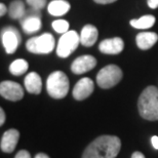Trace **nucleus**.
I'll return each instance as SVG.
<instances>
[{
  "label": "nucleus",
  "instance_id": "obj_11",
  "mask_svg": "<svg viewBox=\"0 0 158 158\" xmlns=\"http://www.w3.org/2000/svg\"><path fill=\"white\" fill-rule=\"evenodd\" d=\"M94 88V81L91 80L90 78L88 77H84L81 78L73 88V91H72V94H73V98L77 101H82L87 99L88 97L93 94Z\"/></svg>",
  "mask_w": 158,
  "mask_h": 158
},
{
  "label": "nucleus",
  "instance_id": "obj_24",
  "mask_svg": "<svg viewBox=\"0 0 158 158\" xmlns=\"http://www.w3.org/2000/svg\"><path fill=\"white\" fill-rule=\"evenodd\" d=\"M148 6L152 9H156L158 7V0H147Z\"/></svg>",
  "mask_w": 158,
  "mask_h": 158
},
{
  "label": "nucleus",
  "instance_id": "obj_10",
  "mask_svg": "<svg viewBox=\"0 0 158 158\" xmlns=\"http://www.w3.org/2000/svg\"><path fill=\"white\" fill-rule=\"evenodd\" d=\"M97 65V60L90 55H85L75 59L71 65V71L74 74H83L93 70Z\"/></svg>",
  "mask_w": 158,
  "mask_h": 158
},
{
  "label": "nucleus",
  "instance_id": "obj_7",
  "mask_svg": "<svg viewBox=\"0 0 158 158\" xmlns=\"http://www.w3.org/2000/svg\"><path fill=\"white\" fill-rule=\"evenodd\" d=\"M1 42L6 53L11 55L22 42V36L19 30L15 27H5L1 31Z\"/></svg>",
  "mask_w": 158,
  "mask_h": 158
},
{
  "label": "nucleus",
  "instance_id": "obj_3",
  "mask_svg": "<svg viewBox=\"0 0 158 158\" xmlns=\"http://www.w3.org/2000/svg\"><path fill=\"white\" fill-rule=\"evenodd\" d=\"M47 93L53 99H63L69 91V79L64 72L55 71L49 75L46 81Z\"/></svg>",
  "mask_w": 158,
  "mask_h": 158
},
{
  "label": "nucleus",
  "instance_id": "obj_22",
  "mask_svg": "<svg viewBox=\"0 0 158 158\" xmlns=\"http://www.w3.org/2000/svg\"><path fill=\"white\" fill-rule=\"evenodd\" d=\"M26 1L31 7L37 8V9L43 8L46 4V0H26Z\"/></svg>",
  "mask_w": 158,
  "mask_h": 158
},
{
  "label": "nucleus",
  "instance_id": "obj_25",
  "mask_svg": "<svg viewBox=\"0 0 158 158\" xmlns=\"http://www.w3.org/2000/svg\"><path fill=\"white\" fill-rule=\"evenodd\" d=\"M151 143H152V146L154 147V149L158 150V137L157 135H153L151 138Z\"/></svg>",
  "mask_w": 158,
  "mask_h": 158
},
{
  "label": "nucleus",
  "instance_id": "obj_16",
  "mask_svg": "<svg viewBox=\"0 0 158 158\" xmlns=\"http://www.w3.org/2000/svg\"><path fill=\"white\" fill-rule=\"evenodd\" d=\"M158 35L155 32H141L135 37V42L140 49L147 50L157 42Z\"/></svg>",
  "mask_w": 158,
  "mask_h": 158
},
{
  "label": "nucleus",
  "instance_id": "obj_29",
  "mask_svg": "<svg viewBox=\"0 0 158 158\" xmlns=\"http://www.w3.org/2000/svg\"><path fill=\"white\" fill-rule=\"evenodd\" d=\"M131 158H146V157H145V155H144L143 153H141V152H139V151H137V152L132 153Z\"/></svg>",
  "mask_w": 158,
  "mask_h": 158
},
{
  "label": "nucleus",
  "instance_id": "obj_12",
  "mask_svg": "<svg viewBox=\"0 0 158 158\" xmlns=\"http://www.w3.org/2000/svg\"><path fill=\"white\" fill-rule=\"evenodd\" d=\"M20 139V132L15 128L8 129L2 135L1 142H0V147L1 150L5 153H11L15 149Z\"/></svg>",
  "mask_w": 158,
  "mask_h": 158
},
{
  "label": "nucleus",
  "instance_id": "obj_23",
  "mask_svg": "<svg viewBox=\"0 0 158 158\" xmlns=\"http://www.w3.org/2000/svg\"><path fill=\"white\" fill-rule=\"evenodd\" d=\"M15 158H31V155H30V153L28 152V151L21 150V151H19V152L17 153V155H15Z\"/></svg>",
  "mask_w": 158,
  "mask_h": 158
},
{
  "label": "nucleus",
  "instance_id": "obj_27",
  "mask_svg": "<svg viewBox=\"0 0 158 158\" xmlns=\"http://www.w3.org/2000/svg\"><path fill=\"white\" fill-rule=\"evenodd\" d=\"M94 1L99 3V4H109V3H113L117 0H94Z\"/></svg>",
  "mask_w": 158,
  "mask_h": 158
},
{
  "label": "nucleus",
  "instance_id": "obj_15",
  "mask_svg": "<svg viewBox=\"0 0 158 158\" xmlns=\"http://www.w3.org/2000/svg\"><path fill=\"white\" fill-rule=\"evenodd\" d=\"M24 83L28 93L33 94H39L41 93V89H42V80H41L39 74H37L36 72H30L25 77Z\"/></svg>",
  "mask_w": 158,
  "mask_h": 158
},
{
  "label": "nucleus",
  "instance_id": "obj_13",
  "mask_svg": "<svg viewBox=\"0 0 158 158\" xmlns=\"http://www.w3.org/2000/svg\"><path fill=\"white\" fill-rule=\"evenodd\" d=\"M124 48V42L120 37H114L103 40L100 43L99 49L105 55H118Z\"/></svg>",
  "mask_w": 158,
  "mask_h": 158
},
{
  "label": "nucleus",
  "instance_id": "obj_4",
  "mask_svg": "<svg viewBox=\"0 0 158 158\" xmlns=\"http://www.w3.org/2000/svg\"><path fill=\"white\" fill-rule=\"evenodd\" d=\"M55 37L49 33H44L40 36L32 37L27 41V50L36 55H47L55 48Z\"/></svg>",
  "mask_w": 158,
  "mask_h": 158
},
{
  "label": "nucleus",
  "instance_id": "obj_18",
  "mask_svg": "<svg viewBox=\"0 0 158 158\" xmlns=\"http://www.w3.org/2000/svg\"><path fill=\"white\" fill-rule=\"evenodd\" d=\"M155 18L154 15H143L141 17L140 19H137V20H131L129 22L131 27L135 28V29H149V28L153 27L154 24H155Z\"/></svg>",
  "mask_w": 158,
  "mask_h": 158
},
{
  "label": "nucleus",
  "instance_id": "obj_20",
  "mask_svg": "<svg viewBox=\"0 0 158 158\" xmlns=\"http://www.w3.org/2000/svg\"><path fill=\"white\" fill-rule=\"evenodd\" d=\"M28 67H29V65H28L27 61L23 59H18L15 60L9 66V72L15 76H21L24 73H26Z\"/></svg>",
  "mask_w": 158,
  "mask_h": 158
},
{
  "label": "nucleus",
  "instance_id": "obj_19",
  "mask_svg": "<svg viewBox=\"0 0 158 158\" xmlns=\"http://www.w3.org/2000/svg\"><path fill=\"white\" fill-rule=\"evenodd\" d=\"M8 14L10 19L14 20H21L26 14V8H25L24 2L21 0H15L10 3L8 7Z\"/></svg>",
  "mask_w": 158,
  "mask_h": 158
},
{
  "label": "nucleus",
  "instance_id": "obj_9",
  "mask_svg": "<svg viewBox=\"0 0 158 158\" xmlns=\"http://www.w3.org/2000/svg\"><path fill=\"white\" fill-rule=\"evenodd\" d=\"M0 94L6 100L17 102V101L23 99L24 89L17 82L6 80L0 83Z\"/></svg>",
  "mask_w": 158,
  "mask_h": 158
},
{
  "label": "nucleus",
  "instance_id": "obj_2",
  "mask_svg": "<svg viewBox=\"0 0 158 158\" xmlns=\"http://www.w3.org/2000/svg\"><path fill=\"white\" fill-rule=\"evenodd\" d=\"M138 109L142 118L150 121L158 120V88L156 86L150 85L142 91L138 101Z\"/></svg>",
  "mask_w": 158,
  "mask_h": 158
},
{
  "label": "nucleus",
  "instance_id": "obj_30",
  "mask_svg": "<svg viewBox=\"0 0 158 158\" xmlns=\"http://www.w3.org/2000/svg\"><path fill=\"white\" fill-rule=\"evenodd\" d=\"M35 158H49V156L44 153H38V154H36Z\"/></svg>",
  "mask_w": 158,
  "mask_h": 158
},
{
  "label": "nucleus",
  "instance_id": "obj_26",
  "mask_svg": "<svg viewBox=\"0 0 158 158\" xmlns=\"http://www.w3.org/2000/svg\"><path fill=\"white\" fill-rule=\"evenodd\" d=\"M4 121H5V113H4V110L1 108L0 109V125L4 124Z\"/></svg>",
  "mask_w": 158,
  "mask_h": 158
},
{
  "label": "nucleus",
  "instance_id": "obj_17",
  "mask_svg": "<svg viewBox=\"0 0 158 158\" xmlns=\"http://www.w3.org/2000/svg\"><path fill=\"white\" fill-rule=\"evenodd\" d=\"M71 5L65 0H53L47 6V11L53 17H61L70 10Z\"/></svg>",
  "mask_w": 158,
  "mask_h": 158
},
{
  "label": "nucleus",
  "instance_id": "obj_8",
  "mask_svg": "<svg viewBox=\"0 0 158 158\" xmlns=\"http://www.w3.org/2000/svg\"><path fill=\"white\" fill-rule=\"evenodd\" d=\"M22 29L25 33L32 34L41 29V12L40 9L31 7L29 10H26V14L21 19Z\"/></svg>",
  "mask_w": 158,
  "mask_h": 158
},
{
  "label": "nucleus",
  "instance_id": "obj_21",
  "mask_svg": "<svg viewBox=\"0 0 158 158\" xmlns=\"http://www.w3.org/2000/svg\"><path fill=\"white\" fill-rule=\"evenodd\" d=\"M53 30L59 34H64L69 31V23L66 20H56L52 23Z\"/></svg>",
  "mask_w": 158,
  "mask_h": 158
},
{
  "label": "nucleus",
  "instance_id": "obj_5",
  "mask_svg": "<svg viewBox=\"0 0 158 158\" xmlns=\"http://www.w3.org/2000/svg\"><path fill=\"white\" fill-rule=\"evenodd\" d=\"M122 79V70L116 65H108L101 69L97 75V83L101 88L108 89L116 84Z\"/></svg>",
  "mask_w": 158,
  "mask_h": 158
},
{
  "label": "nucleus",
  "instance_id": "obj_6",
  "mask_svg": "<svg viewBox=\"0 0 158 158\" xmlns=\"http://www.w3.org/2000/svg\"><path fill=\"white\" fill-rule=\"evenodd\" d=\"M79 43H80V35H78L76 31L70 30L62 34L56 46V55L63 59L68 58L72 52H75Z\"/></svg>",
  "mask_w": 158,
  "mask_h": 158
},
{
  "label": "nucleus",
  "instance_id": "obj_14",
  "mask_svg": "<svg viewBox=\"0 0 158 158\" xmlns=\"http://www.w3.org/2000/svg\"><path fill=\"white\" fill-rule=\"evenodd\" d=\"M98 36L99 32L97 28L94 25L87 24L82 28L80 32V43L86 47H90L97 42Z\"/></svg>",
  "mask_w": 158,
  "mask_h": 158
},
{
  "label": "nucleus",
  "instance_id": "obj_1",
  "mask_svg": "<svg viewBox=\"0 0 158 158\" xmlns=\"http://www.w3.org/2000/svg\"><path fill=\"white\" fill-rule=\"evenodd\" d=\"M121 141L116 135H101L85 148L81 158H115L118 155Z\"/></svg>",
  "mask_w": 158,
  "mask_h": 158
},
{
  "label": "nucleus",
  "instance_id": "obj_28",
  "mask_svg": "<svg viewBox=\"0 0 158 158\" xmlns=\"http://www.w3.org/2000/svg\"><path fill=\"white\" fill-rule=\"evenodd\" d=\"M6 11H7V8H6V6L4 5V3H1V4H0V15L3 17V15L6 14Z\"/></svg>",
  "mask_w": 158,
  "mask_h": 158
}]
</instances>
